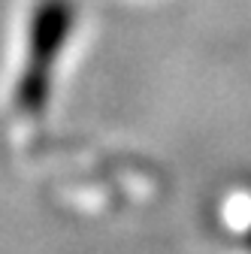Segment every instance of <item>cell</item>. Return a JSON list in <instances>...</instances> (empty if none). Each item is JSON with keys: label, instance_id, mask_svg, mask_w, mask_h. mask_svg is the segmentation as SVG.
<instances>
[{"label": "cell", "instance_id": "1", "mask_svg": "<svg viewBox=\"0 0 251 254\" xmlns=\"http://www.w3.org/2000/svg\"><path fill=\"white\" fill-rule=\"evenodd\" d=\"M76 27L73 0H37L27 18V43L21 73L15 79V109L24 115H40L52 100L55 70Z\"/></svg>", "mask_w": 251, "mask_h": 254}, {"label": "cell", "instance_id": "2", "mask_svg": "<svg viewBox=\"0 0 251 254\" xmlns=\"http://www.w3.org/2000/svg\"><path fill=\"white\" fill-rule=\"evenodd\" d=\"M245 248H248V254H251V227L245 230Z\"/></svg>", "mask_w": 251, "mask_h": 254}]
</instances>
